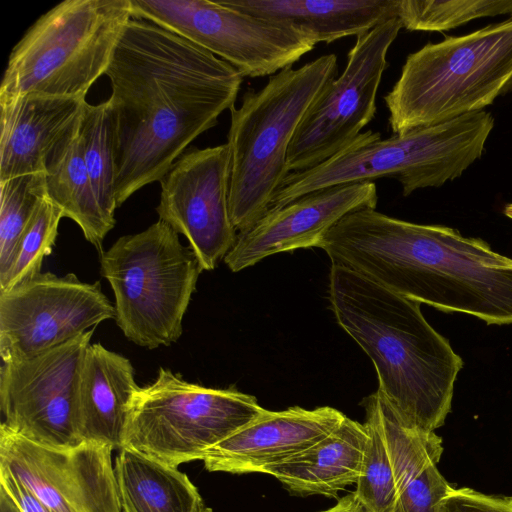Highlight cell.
<instances>
[{
    "instance_id": "6da1fadb",
    "label": "cell",
    "mask_w": 512,
    "mask_h": 512,
    "mask_svg": "<svg viewBox=\"0 0 512 512\" xmlns=\"http://www.w3.org/2000/svg\"><path fill=\"white\" fill-rule=\"evenodd\" d=\"M105 75L116 127L117 207L160 181L235 106L243 81L211 52L137 18L126 24Z\"/></svg>"
},
{
    "instance_id": "7a4b0ae2",
    "label": "cell",
    "mask_w": 512,
    "mask_h": 512,
    "mask_svg": "<svg viewBox=\"0 0 512 512\" xmlns=\"http://www.w3.org/2000/svg\"><path fill=\"white\" fill-rule=\"evenodd\" d=\"M318 247L332 264L421 304L512 324V258L480 238L365 208L344 216Z\"/></svg>"
},
{
    "instance_id": "3957f363",
    "label": "cell",
    "mask_w": 512,
    "mask_h": 512,
    "mask_svg": "<svg viewBox=\"0 0 512 512\" xmlns=\"http://www.w3.org/2000/svg\"><path fill=\"white\" fill-rule=\"evenodd\" d=\"M329 299L338 324L371 359L377 391L398 420L423 432L441 427L464 362L427 322L421 303L334 264Z\"/></svg>"
},
{
    "instance_id": "277c9868",
    "label": "cell",
    "mask_w": 512,
    "mask_h": 512,
    "mask_svg": "<svg viewBox=\"0 0 512 512\" xmlns=\"http://www.w3.org/2000/svg\"><path fill=\"white\" fill-rule=\"evenodd\" d=\"M337 72L335 54L287 67L270 76L259 91H247L241 105L230 110L229 211L238 233L268 212L289 174L287 156L294 134Z\"/></svg>"
},
{
    "instance_id": "5b68a950",
    "label": "cell",
    "mask_w": 512,
    "mask_h": 512,
    "mask_svg": "<svg viewBox=\"0 0 512 512\" xmlns=\"http://www.w3.org/2000/svg\"><path fill=\"white\" fill-rule=\"evenodd\" d=\"M494 123L492 114L481 110L388 139L367 130L318 166L290 172L269 210L314 191L384 177L396 179L404 196L440 187L481 158Z\"/></svg>"
},
{
    "instance_id": "8992f818",
    "label": "cell",
    "mask_w": 512,
    "mask_h": 512,
    "mask_svg": "<svg viewBox=\"0 0 512 512\" xmlns=\"http://www.w3.org/2000/svg\"><path fill=\"white\" fill-rule=\"evenodd\" d=\"M512 90V16L407 56L384 96L394 135L484 110Z\"/></svg>"
},
{
    "instance_id": "52a82bcc",
    "label": "cell",
    "mask_w": 512,
    "mask_h": 512,
    "mask_svg": "<svg viewBox=\"0 0 512 512\" xmlns=\"http://www.w3.org/2000/svg\"><path fill=\"white\" fill-rule=\"evenodd\" d=\"M132 19L131 0H65L13 47L0 100L27 94L86 98Z\"/></svg>"
},
{
    "instance_id": "ba28073f",
    "label": "cell",
    "mask_w": 512,
    "mask_h": 512,
    "mask_svg": "<svg viewBox=\"0 0 512 512\" xmlns=\"http://www.w3.org/2000/svg\"><path fill=\"white\" fill-rule=\"evenodd\" d=\"M100 263L125 337L148 349L176 342L203 270L178 233L158 220L140 233L117 239L101 254Z\"/></svg>"
},
{
    "instance_id": "9c48e42d",
    "label": "cell",
    "mask_w": 512,
    "mask_h": 512,
    "mask_svg": "<svg viewBox=\"0 0 512 512\" xmlns=\"http://www.w3.org/2000/svg\"><path fill=\"white\" fill-rule=\"evenodd\" d=\"M265 409L235 388H208L160 368L135 392L122 448L168 465L203 460L204 454Z\"/></svg>"
},
{
    "instance_id": "30bf717a",
    "label": "cell",
    "mask_w": 512,
    "mask_h": 512,
    "mask_svg": "<svg viewBox=\"0 0 512 512\" xmlns=\"http://www.w3.org/2000/svg\"><path fill=\"white\" fill-rule=\"evenodd\" d=\"M132 18L151 21L211 52L247 77L291 67L317 44L309 34L219 0H131Z\"/></svg>"
},
{
    "instance_id": "8fae6325",
    "label": "cell",
    "mask_w": 512,
    "mask_h": 512,
    "mask_svg": "<svg viewBox=\"0 0 512 512\" xmlns=\"http://www.w3.org/2000/svg\"><path fill=\"white\" fill-rule=\"evenodd\" d=\"M402 28L394 17L357 37L342 74L329 82L298 126L287 156L289 173L337 155L371 122L387 53Z\"/></svg>"
},
{
    "instance_id": "7c38bea8",
    "label": "cell",
    "mask_w": 512,
    "mask_h": 512,
    "mask_svg": "<svg viewBox=\"0 0 512 512\" xmlns=\"http://www.w3.org/2000/svg\"><path fill=\"white\" fill-rule=\"evenodd\" d=\"M93 332L94 328L30 358L2 364V424L46 447L67 449L83 443L78 426L77 393Z\"/></svg>"
},
{
    "instance_id": "4fadbf2b",
    "label": "cell",
    "mask_w": 512,
    "mask_h": 512,
    "mask_svg": "<svg viewBox=\"0 0 512 512\" xmlns=\"http://www.w3.org/2000/svg\"><path fill=\"white\" fill-rule=\"evenodd\" d=\"M115 316L99 281L90 284L73 273L41 272L0 291L2 362L40 354Z\"/></svg>"
},
{
    "instance_id": "5bb4252c",
    "label": "cell",
    "mask_w": 512,
    "mask_h": 512,
    "mask_svg": "<svg viewBox=\"0 0 512 512\" xmlns=\"http://www.w3.org/2000/svg\"><path fill=\"white\" fill-rule=\"evenodd\" d=\"M95 442L57 449L0 426V470L55 512H122L112 451Z\"/></svg>"
},
{
    "instance_id": "9a60e30c",
    "label": "cell",
    "mask_w": 512,
    "mask_h": 512,
    "mask_svg": "<svg viewBox=\"0 0 512 512\" xmlns=\"http://www.w3.org/2000/svg\"><path fill=\"white\" fill-rule=\"evenodd\" d=\"M230 177L226 143L190 149L159 181V220L187 238L203 270H213L237 239L229 211Z\"/></svg>"
},
{
    "instance_id": "2e32d148",
    "label": "cell",
    "mask_w": 512,
    "mask_h": 512,
    "mask_svg": "<svg viewBox=\"0 0 512 512\" xmlns=\"http://www.w3.org/2000/svg\"><path fill=\"white\" fill-rule=\"evenodd\" d=\"M373 181L336 185L301 196L268 212L250 229L238 233L224 258L238 272L264 258L299 248L318 247L323 236L347 214L375 209Z\"/></svg>"
},
{
    "instance_id": "e0dca14e",
    "label": "cell",
    "mask_w": 512,
    "mask_h": 512,
    "mask_svg": "<svg viewBox=\"0 0 512 512\" xmlns=\"http://www.w3.org/2000/svg\"><path fill=\"white\" fill-rule=\"evenodd\" d=\"M346 416L324 406L264 410L246 426L210 448L203 457L210 472L261 473L310 447L332 432Z\"/></svg>"
},
{
    "instance_id": "ac0fdd59",
    "label": "cell",
    "mask_w": 512,
    "mask_h": 512,
    "mask_svg": "<svg viewBox=\"0 0 512 512\" xmlns=\"http://www.w3.org/2000/svg\"><path fill=\"white\" fill-rule=\"evenodd\" d=\"M86 99L27 94L0 100V181L44 173L46 159Z\"/></svg>"
},
{
    "instance_id": "d6986e66",
    "label": "cell",
    "mask_w": 512,
    "mask_h": 512,
    "mask_svg": "<svg viewBox=\"0 0 512 512\" xmlns=\"http://www.w3.org/2000/svg\"><path fill=\"white\" fill-rule=\"evenodd\" d=\"M139 387L128 358L100 343L90 344L83 359L77 393L81 440L120 450L130 404Z\"/></svg>"
},
{
    "instance_id": "ffe728a7",
    "label": "cell",
    "mask_w": 512,
    "mask_h": 512,
    "mask_svg": "<svg viewBox=\"0 0 512 512\" xmlns=\"http://www.w3.org/2000/svg\"><path fill=\"white\" fill-rule=\"evenodd\" d=\"M374 397L397 487L393 512H439L452 487L437 468L442 438L404 426L378 391Z\"/></svg>"
},
{
    "instance_id": "44dd1931",
    "label": "cell",
    "mask_w": 512,
    "mask_h": 512,
    "mask_svg": "<svg viewBox=\"0 0 512 512\" xmlns=\"http://www.w3.org/2000/svg\"><path fill=\"white\" fill-rule=\"evenodd\" d=\"M230 8L299 29L316 43L360 36L398 17V0H219Z\"/></svg>"
},
{
    "instance_id": "7402d4cb",
    "label": "cell",
    "mask_w": 512,
    "mask_h": 512,
    "mask_svg": "<svg viewBox=\"0 0 512 512\" xmlns=\"http://www.w3.org/2000/svg\"><path fill=\"white\" fill-rule=\"evenodd\" d=\"M367 438L365 424L346 416L328 435L261 473L297 494L335 497L357 483Z\"/></svg>"
},
{
    "instance_id": "603a6c76",
    "label": "cell",
    "mask_w": 512,
    "mask_h": 512,
    "mask_svg": "<svg viewBox=\"0 0 512 512\" xmlns=\"http://www.w3.org/2000/svg\"><path fill=\"white\" fill-rule=\"evenodd\" d=\"M114 473L122 512H213L176 466L121 448Z\"/></svg>"
},
{
    "instance_id": "cb8c5ba5",
    "label": "cell",
    "mask_w": 512,
    "mask_h": 512,
    "mask_svg": "<svg viewBox=\"0 0 512 512\" xmlns=\"http://www.w3.org/2000/svg\"><path fill=\"white\" fill-rule=\"evenodd\" d=\"M82 113V112H81ZM80 116L57 142L45 162L48 198L73 220L85 239L100 253L102 243L114 227L106 219L96 198L83 157Z\"/></svg>"
},
{
    "instance_id": "d4e9b609",
    "label": "cell",
    "mask_w": 512,
    "mask_h": 512,
    "mask_svg": "<svg viewBox=\"0 0 512 512\" xmlns=\"http://www.w3.org/2000/svg\"><path fill=\"white\" fill-rule=\"evenodd\" d=\"M80 135L86 168L108 220L115 226L116 127L110 101L85 103L80 117Z\"/></svg>"
},
{
    "instance_id": "484cf974",
    "label": "cell",
    "mask_w": 512,
    "mask_h": 512,
    "mask_svg": "<svg viewBox=\"0 0 512 512\" xmlns=\"http://www.w3.org/2000/svg\"><path fill=\"white\" fill-rule=\"evenodd\" d=\"M368 438L354 494L368 512H393L397 487L374 394L363 399Z\"/></svg>"
},
{
    "instance_id": "4316f807",
    "label": "cell",
    "mask_w": 512,
    "mask_h": 512,
    "mask_svg": "<svg viewBox=\"0 0 512 512\" xmlns=\"http://www.w3.org/2000/svg\"><path fill=\"white\" fill-rule=\"evenodd\" d=\"M398 17L411 31H445L498 15L512 16V0H398Z\"/></svg>"
},
{
    "instance_id": "83f0119b",
    "label": "cell",
    "mask_w": 512,
    "mask_h": 512,
    "mask_svg": "<svg viewBox=\"0 0 512 512\" xmlns=\"http://www.w3.org/2000/svg\"><path fill=\"white\" fill-rule=\"evenodd\" d=\"M46 195L45 173L0 181V281L9 270L24 228Z\"/></svg>"
},
{
    "instance_id": "f1b7e54d",
    "label": "cell",
    "mask_w": 512,
    "mask_h": 512,
    "mask_svg": "<svg viewBox=\"0 0 512 512\" xmlns=\"http://www.w3.org/2000/svg\"><path fill=\"white\" fill-rule=\"evenodd\" d=\"M63 217L62 210L47 195L40 201L17 242L9 270L0 281V291L41 273L43 259L55 245Z\"/></svg>"
},
{
    "instance_id": "f546056e",
    "label": "cell",
    "mask_w": 512,
    "mask_h": 512,
    "mask_svg": "<svg viewBox=\"0 0 512 512\" xmlns=\"http://www.w3.org/2000/svg\"><path fill=\"white\" fill-rule=\"evenodd\" d=\"M439 512H512V496H495L474 489L451 487Z\"/></svg>"
},
{
    "instance_id": "4dcf8cb0",
    "label": "cell",
    "mask_w": 512,
    "mask_h": 512,
    "mask_svg": "<svg viewBox=\"0 0 512 512\" xmlns=\"http://www.w3.org/2000/svg\"><path fill=\"white\" fill-rule=\"evenodd\" d=\"M0 487L9 495L20 512H55L38 499L26 486L2 470H0Z\"/></svg>"
},
{
    "instance_id": "1f68e13d",
    "label": "cell",
    "mask_w": 512,
    "mask_h": 512,
    "mask_svg": "<svg viewBox=\"0 0 512 512\" xmlns=\"http://www.w3.org/2000/svg\"><path fill=\"white\" fill-rule=\"evenodd\" d=\"M319 512H368L366 508L357 499L354 492L342 497L338 502L329 509Z\"/></svg>"
},
{
    "instance_id": "d6a6232c",
    "label": "cell",
    "mask_w": 512,
    "mask_h": 512,
    "mask_svg": "<svg viewBox=\"0 0 512 512\" xmlns=\"http://www.w3.org/2000/svg\"><path fill=\"white\" fill-rule=\"evenodd\" d=\"M0 512H20V510L15 505L13 500L9 497V495L1 487H0Z\"/></svg>"
},
{
    "instance_id": "836d02e7",
    "label": "cell",
    "mask_w": 512,
    "mask_h": 512,
    "mask_svg": "<svg viewBox=\"0 0 512 512\" xmlns=\"http://www.w3.org/2000/svg\"><path fill=\"white\" fill-rule=\"evenodd\" d=\"M504 214L508 218L512 219V203H509V204L505 205V207H504Z\"/></svg>"
}]
</instances>
